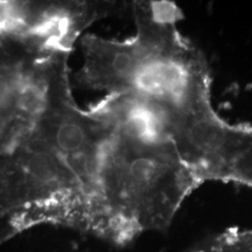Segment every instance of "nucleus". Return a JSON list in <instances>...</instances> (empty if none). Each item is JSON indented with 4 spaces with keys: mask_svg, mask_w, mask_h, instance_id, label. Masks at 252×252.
<instances>
[{
    "mask_svg": "<svg viewBox=\"0 0 252 252\" xmlns=\"http://www.w3.org/2000/svg\"><path fill=\"white\" fill-rule=\"evenodd\" d=\"M116 1H0V39H14L41 54L70 55L94 22L123 11Z\"/></svg>",
    "mask_w": 252,
    "mask_h": 252,
    "instance_id": "3",
    "label": "nucleus"
},
{
    "mask_svg": "<svg viewBox=\"0 0 252 252\" xmlns=\"http://www.w3.org/2000/svg\"><path fill=\"white\" fill-rule=\"evenodd\" d=\"M5 134H6V120H5V118H4L1 110H0V151H1L2 145L4 142Z\"/></svg>",
    "mask_w": 252,
    "mask_h": 252,
    "instance_id": "6",
    "label": "nucleus"
},
{
    "mask_svg": "<svg viewBox=\"0 0 252 252\" xmlns=\"http://www.w3.org/2000/svg\"><path fill=\"white\" fill-rule=\"evenodd\" d=\"M87 111L127 141L177 147L174 117L158 104L135 94H108Z\"/></svg>",
    "mask_w": 252,
    "mask_h": 252,
    "instance_id": "4",
    "label": "nucleus"
},
{
    "mask_svg": "<svg viewBox=\"0 0 252 252\" xmlns=\"http://www.w3.org/2000/svg\"><path fill=\"white\" fill-rule=\"evenodd\" d=\"M131 6L135 36L122 41L96 36L87 47L91 83L96 90L131 93L158 104L176 121L180 153L203 155L227 126L212 105L207 58L180 33L183 14L177 4L135 1Z\"/></svg>",
    "mask_w": 252,
    "mask_h": 252,
    "instance_id": "1",
    "label": "nucleus"
},
{
    "mask_svg": "<svg viewBox=\"0 0 252 252\" xmlns=\"http://www.w3.org/2000/svg\"><path fill=\"white\" fill-rule=\"evenodd\" d=\"M225 181H234L252 189V126H245L239 148L234 155Z\"/></svg>",
    "mask_w": 252,
    "mask_h": 252,
    "instance_id": "5",
    "label": "nucleus"
},
{
    "mask_svg": "<svg viewBox=\"0 0 252 252\" xmlns=\"http://www.w3.org/2000/svg\"><path fill=\"white\" fill-rule=\"evenodd\" d=\"M200 185L176 146L130 142L108 128L99 174L100 238L125 246L146 232L167 229Z\"/></svg>",
    "mask_w": 252,
    "mask_h": 252,
    "instance_id": "2",
    "label": "nucleus"
}]
</instances>
